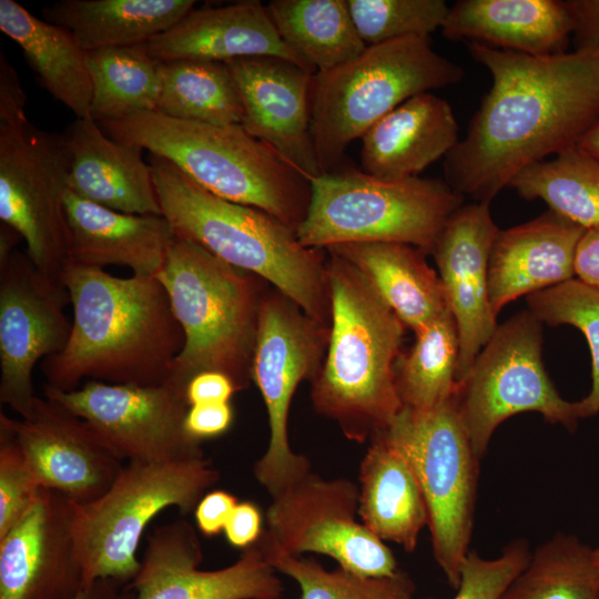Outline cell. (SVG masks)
<instances>
[{
  "label": "cell",
  "instance_id": "cell-1",
  "mask_svg": "<svg viewBox=\"0 0 599 599\" xmlns=\"http://www.w3.org/2000/svg\"><path fill=\"white\" fill-rule=\"evenodd\" d=\"M493 84L445 156V181L490 201L524 169L578 145L599 120V54L534 57L468 42Z\"/></svg>",
  "mask_w": 599,
  "mask_h": 599
},
{
  "label": "cell",
  "instance_id": "cell-2",
  "mask_svg": "<svg viewBox=\"0 0 599 599\" xmlns=\"http://www.w3.org/2000/svg\"><path fill=\"white\" fill-rule=\"evenodd\" d=\"M63 284L72 328L65 347L41 361L45 385L68 392L84 378L138 386L169 382L185 336L156 276L118 277L70 265Z\"/></svg>",
  "mask_w": 599,
  "mask_h": 599
},
{
  "label": "cell",
  "instance_id": "cell-3",
  "mask_svg": "<svg viewBox=\"0 0 599 599\" xmlns=\"http://www.w3.org/2000/svg\"><path fill=\"white\" fill-rule=\"evenodd\" d=\"M326 271L331 331L311 398L347 439L363 444L403 409L394 364L406 327L351 263L327 252Z\"/></svg>",
  "mask_w": 599,
  "mask_h": 599
},
{
  "label": "cell",
  "instance_id": "cell-4",
  "mask_svg": "<svg viewBox=\"0 0 599 599\" xmlns=\"http://www.w3.org/2000/svg\"><path fill=\"white\" fill-rule=\"evenodd\" d=\"M148 163L162 215L175 236L258 275L331 326L326 250L305 247L282 221L210 193L165 159L150 154Z\"/></svg>",
  "mask_w": 599,
  "mask_h": 599
},
{
  "label": "cell",
  "instance_id": "cell-5",
  "mask_svg": "<svg viewBox=\"0 0 599 599\" xmlns=\"http://www.w3.org/2000/svg\"><path fill=\"white\" fill-rule=\"evenodd\" d=\"M99 125L109 138L173 163L219 197L264 211L295 231L306 216L311 181L241 124L214 125L150 112Z\"/></svg>",
  "mask_w": 599,
  "mask_h": 599
},
{
  "label": "cell",
  "instance_id": "cell-6",
  "mask_svg": "<svg viewBox=\"0 0 599 599\" xmlns=\"http://www.w3.org/2000/svg\"><path fill=\"white\" fill-rule=\"evenodd\" d=\"M156 278L185 336L167 383L185 393L195 375L219 372L237 392L246 389L261 306L272 285L177 236Z\"/></svg>",
  "mask_w": 599,
  "mask_h": 599
},
{
  "label": "cell",
  "instance_id": "cell-7",
  "mask_svg": "<svg viewBox=\"0 0 599 599\" xmlns=\"http://www.w3.org/2000/svg\"><path fill=\"white\" fill-rule=\"evenodd\" d=\"M463 78L459 64L420 38L369 45L355 59L316 73L312 135L322 173L341 167L347 146L406 100Z\"/></svg>",
  "mask_w": 599,
  "mask_h": 599
},
{
  "label": "cell",
  "instance_id": "cell-8",
  "mask_svg": "<svg viewBox=\"0 0 599 599\" xmlns=\"http://www.w3.org/2000/svg\"><path fill=\"white\" fill-rule=\"evenodd\" d=\"M312 195L296 229L302 245L326 250L347 243H403L430 253L464 196L446 181H387L338 167L311 181Z\"/></svg>",
  "mask_w": 599,
  "mask_h": 599
},
{
  "label": "cell",
  "instance_id": "cell-9",
  "mask_svg": "<svg viewBox=\"0 0 599 599\" xmlns=\"http://www.w3.org/2000/svg\"><path fill=\"white\" fill-rule=\"evenodd\" d=\"M219 480V470L206 458L128 463L100 497L73 502L77 552L85 587L103 578L129 585L140 569L136 551L153 518L170 507L183 515L194 512Z\"/></svg>",
  "mask_w": 599,
  "mask_h": 599
},
{
  "label": "cell",
  "instance_id": "cell-10",
  "mask_svg": "<svg viewBox=\"0 0 599 599\" xmlns=\"http://www.w3.org/2000/svg\"><path fill=\"white\" fill-rule=\"evenodd\" d=\"M383 433L418 479L434 558L457 590L471 540L480 459L463 427L455 396L428 412L403 407Z\"/></svg>",
  "mask_w": 599,
  "mask_h": 599
},
{
  "label": "cell",
  "instance_id": "cell-11",
  "mask_svg": "<svg viewBox=\"0 0 599 599\" xmlns=\"http://www.w3.org/2000/svg\"><path fill=\"white\" fill-rule=\"evenodd\" d=\"M542 323L528 309L498 325L455 395L458 416L477 458L507 418L536 412L573 432L578 402L564 399L541 358Z\"/></svg>",
  "mask_w": 599,
  "mask_h": 599
},
{
  "label": "cell",
  "instance_id": "cell-12",
  "mask_svg": "<svg viewBox=\"0 0 599 599\" xmlns=\"http://www.w3.org/2000/svg\"><path fill=\"white\" fill-rule=\"evenodd\" d=\"M329 331L276 288L267 292L260 312L252 380L266 406L270 439L253 473L271 498L312 471L308 458L290 445L288 414L297 386L312 380L321 368Z\"/></svg>",
  "mask_w": 599,
  "mask_h": 599
},
{
  "label": "cell",
  "instance_id": "cell-13",
  "mask_svg": "<svg viewBox=\"0 0 599 599\" xmlns=\"http://www.w3.org/2000/svg\"><path fill=\"white\" fill-rule=\"evenodd\" d=\"M70 155L63 134L0 124V221L19 232L35 267L63 284L70 266L64 193Z\"/></svg>",
  "mask_w": 599,
  "mask_h": 599
},
{
  "label": "cell",
  "instance_id": "cell-14",
  "mask_svg": "<svg viewBox=\"0 0 599 599\" xmlns=\"http://www.w3.org/2000/svg\"><path fill=\"white\" fill-rule=\"evenodd\" d=\"M357 515L358 485L311 471L272 498L263 535L290 555H324L364 577L395 575L399 568L394 554Z\"/></svg>",
  "mask_w": 599,
  "mask_h": 599
},
{
  "label": "cell",
  "instance_id": "cell-15",
  "mask_svg": "<svg viewBox=\"0 0 599 599\" xmlns=\"http://www.w3.org/2000/svg\"><path fill=\"white\" fill-rule=\"evenodd\" d=\"M43 393L85 420L122 460L161 464L205 458L202 440L185 428L190 408L185 393L170 383L85 380L68 392L44 385Z\"/></svg>",
  "mask_w": 599,
  "mask_h": 599
},
{
  "label": "cell",
  "instance_id": "cell-16",
  "mask_svg": "<svg viewBox=\"0 0 599 599\" xmlns=\"http://www.w3.org/2000/svg\"><path fill=\"white\" fill-rule=\"evenodd\" d=\"M69 303L65 285L41 273L27 251L16 250L0 265V400L20 417L37 397L34 366L69 341Z\"/></svg>",
  "mask_w": 599,
  "mask_h": 599
},
{
  "label": "cell",
  "instance_id": "cell-17",
  "mask_svg": "<svg viewBox=\"0 0 599 599\" xmlns=\"http://www.w3.org/2000/svg\"><path fill=\"white\" fill-rule=\"evenodd\" d=\"M203 549L192 524L177 519L148 537L140 569L129 587L135 599H281L277 571L256 544L232 565L204 570Z\"/></svg>",
  "mask_w": 599,
  "mask_h": 599
},
{
  "label": "cell",
  "instance_id": "cell-18",
  "mask_svg": "<svg viewBox=\"0 0 599 599\" xmlns=\"http://www.w3.org/2000/svg\"><path fill=\"white\" fill-rule=\"evenodd\" d=\"M0 425L14 435L40 485L75 504L104 494L125 465L85 420L47 397L37 396L20 418L1 412Z\"/></svg>",
  "mask_w": 599,
  "mask_h": 599
},
{
  "label": "cell",
  "instance_id": "cell-19",
  "mask_svg": "<svg viewBox=\"0 0 599 599\" xmlns=\"http://www.w3.org/2000/svg\"><path fill=\"white\" fill-rule=\"evenodd\" d=\"M84 588L73 501L42 487L29 512L0 538V599H73Z\"/></svg>",
  "mask_w": 599,
  "mask_h": 599
},
{
  "label": "cell",
  "instance_id": "cell-20",
  "mask_svg": "<svg viewBox=\"0 0 599 599\" xmlns=\"http://www.w3.org/2000/svg\"><path fill=\"white\" fill-rule=\"evenodd\" d=\"M499 231L489 203L473 202L451 214L432 251L458 331V385L498 326L489 301L488 263Z\"/></svg>",
  "mask_w": 599,
  "mask_h": 599
},
{
  "label": "cell",
  "instance_id": "cell-21",
  "mask_svg": "<svg viewBox=\"0 0 599 599\" xmlns=\"http://www.w3.org/2000/svg\"><path fill=\"white\" fill-rule=\"evenodd\" d=\"M225 63L243 104L241 125L309 181L322 175L312 135L315 74L276 57H248Z\"/></svg>",
  "mask_w": 599,
  "mask_h": 599
},
{
  "label": "cell",
  "instance_id": "cell-22",
  "mask_svg": "<svg viewBox=\"0 0 599 599\" xmlns=\"http://www.w3.org/2000/svg\"><path fill=\"white\" fill-rule=\"evenodd\" d=\"M145 45L161 62L184 59L227 62L248 57H276L316 74L282 40L266 6L257 0L193 9Z\"/></svg>",
  "mask_w": 599,
  "mask_h": 599
},
{
  "label": "cell",
  "instance_id": "cell-23",
  "mask_svg": "<svg viewBox=\"0 0 599 599\" xmlns=\"http://www.w3.org/2000/svg\"><path fill=\"white\" fill-rule=\"evenodd\" d=\"M586 229L552 211L499 231L489 255L488 290L494 314L521 295L573 278L577 245Z\"/></svg>",
  "mask_w": 599,
  "mask_h": 599
},
{
  "label": "cell",
  "instance_id": "cell-24",
  "mask_svg": "<svg viewBox=\"0 0 599 599\" xmlns=\"http://www.w3.org/2000/svg\"><path fill=\"white\" fill-rule=\"evenodd\" d=\"M62 134L70 155L69 190L116 212L162 215L141 148L109 138L91 116L75 119Z\"/></svg>",
  "mask_w": 599,
  "mask_h": 599
},
{
  "label": "cell",
  "instance_id": "cell-25",
  "mask_svg": "<svg viewBox=\"0 0 599 599\" xmlns=\"http://www.w3.org/2000/svg\"><path fill=\"white\" fill-rule=\"evenodd\" d=\"M63 202L70 265H119L140 276H156L161 271L175 236L163 215L116 212L69 189Z\"/></svg>",
  "mask_w": 599,
  "mask_h": 599
},
{
  "label": "cell",
  "instance_id": "cell-26",
  "mask_svg": "<svg viewBox=\"0 0 599 599\" xmlns=\"http://www.w3.org/2000/svg\"><path fill=\"white\" fill-rule=\"evenodd\" d=\"M361 139L363 171L387 181L418 176L459 142L450 104L432 92L406 100Z\"/></svg>",
  "mask_w": 599,
  "mask_h": 599
},
{
  "label": "cell",
  "instance_id": "cell-27",
  "mask_svg": "<svg viewBox=\"0 0 599 599\" xmlns=\"http://www.w3.org/2000/svg\"><path fill=\"white\" fill-rule=\"evenodd\" d=\"M440 30L450 41L547 57L567 52L571 19L561 0H459Z\"/></svg>",
  "mask_w": 599,
  "mask_h": 599
},
{
  "label": "cell",
  "instance_id": "cell-28",
  "mask_svg": "<svg viewBox=\"0 0 599 599\" xmlns=\"http://www.w3.org/2000/svg\"><path fill=\"white\" fill-rule=\"evenodd\" d=\"M358 483L362 524L384 542L413 552L428 526V510L410 464L383 432L370 438Z\"/></svg>",
  "mask_w": 599,
  "mask_h": 599
},
{
  "label": "cell",
  "instance_id": "cell-29",
  "mask_svg": "<svg viewBox=\"0 0 599 599\" xmlns=\"http://www.w3.org/2000/svg\"><path fill=\"white\" fill-rule=\"evenodd\" d=\"M327 252L355 266L414 333L449 312L439 275L419 248L387 242L347 243Z\"/></svg>",
  "mask_w": 599,
  "mask_h": 599
},
{
  "label": "cell",
  "instance_id": "cell-30",
  "mask_svg": "<svg viewBox=\"0 0 599 599\" xmlns=\"http://www.w3.org/2000/svg\"><path fill=\"white\" fill-rule=\"evenodd\" d=\"M0 29L21 49L40 87L77 116H91L87 51L67 29L40 20L14 0H0Z\"/></svg>",
  "mask_w": 599,
  "mask_h": 599
},
{
  "label": "cell",
  "instance_id": "cell-31",
  "mask_svg": "<svg viewBox=\"0 0 599 599\" xmlns=\"http://www.w3.org/2000/svg\"><path fill=\"white\" fill-rule=\"evenodd\" d=\"M193 0H62L42 10L85 51L146 43L194 9Z\"/></svg>",
  "mask_w": 599,
  "mask_h": 599
},
{
  "label": "cell",
  "instance_id": "cell-32",
  "mask_svg": "<svg viewBox=\"0 0 599 599\" xmlns=\"http://www.w3.org/2000/svg\"><path fill=\"white\" fill-rule=\"evenodd\" d=\"M266 10L282 40L316 73L339 67L367 48L346 0H273Z\"/></svg>",
  "mask_w": 599,
  "mask_h": 599
},
{
  "label": "cell",
  "instance_id": "cell-33",
  "mask_svg": "<svg viewBox=\"0 0 599 599\" xmlns=\"http://www.w3.org/2000/svg\"><path fill=\"white\" fill-rule=\"evenodd\" d=\"M92 83L91 118L100 123L156 112L162 62L145 43L87 51Z\"/></svg>",
  "mask_w": 599,
  "mask_h": 599
},
{
  "label": "cell",
  "instance_id": "cell-34",
  "mask_svg": "<svg viewBox=\"0 0 599 599\" xmlns=\"http://www.w3.org/2000/svg\"><path fill=\"white\" fill-rule=\"evenodd\" d=\"M458 354V331L450 312L417 331L413 346L400 352L394 364L403 407L428 412L453 398L459 386Z\"/></svg>",
  "mask_w": 599,
  "mask_h": 599
},
{
  "label": "cell",
  "instance_id": "cell-35",
  "mask_svg": "<svg viewBox=\"0 0 599 599\" xmlns=\"http://www.w3.org/2000/svg\"><path fill=\"white\" fill-rule=\"evenodd\" d=\"M170 118L214 125L241 124V97L225 62H162L158 111Z\"/></svg>",
  "mask_w": 599,
  "mask_h": 599
},
{
  "label": "cell",
  "instance_id": "cell-36",
  "mask_svg": "<svg viewBox=\"0 0 599 599\" xmlns=\"http://www.w3.org/2000/svg\"><path fill=\"white\" fill-rule=\"evenodd\" d=\"M509 186L586 230L599 226V160L578 146L524 169Z\"/></svg>",
  "mask_w": 599,
  "mask_h": 599
},
{
  "label": "cell",
  "instance_id": "cell-37",
  "mask_svg": "<svg viewBox=\"0 0 599 599\" xmlns=\"http://www.w3.org/2000/svg\"><path fill=\"white\" fill-rule=\"evenodd\" d=\"M500 599H599L593 549L557 532L531 552L527 567Z\"/></svg>",
  "mask_w": 599,
  "mask_h": 599
},
{
  "label": "cell",
  "instance_id": "cell-38",
  "mask_svg": "<svg viewBox=\"0 0 599 599\" xmlns=\"http://www.w3.org/2000/svg\"><path fill=\"white\" fill-rule=\"evenodd\" d=\"M267 562L293 579L297 599H414L416 586L407 572L399 569L387 577H364L341 567L327 570L317 560L286 554L263 534L256 542Z\"/></svg>",
  "mask_w": 599,
  "mask_h": 599
},
{
  "label": "cell",
  "instance_id": "cell-39",
  "mask_svg": "<svg viewBox=\"0 0 599 599\" xmlns=\"http://www.w3.org/2000/svg\"><path fill=\"white\" fill-rule=\"evenodd\" d=\"M528 311L551 326L568 324L586 337L591 355V389L579 400L581 418L599 413V287L578 278L527 296Z\"/></svg>",
  "mask_w": 599,
  "mask_h": 599
},
{
  "label": "cell",
  "instance_id": "cell-40",
  "mask_svg": "<svg viewBox=\"0 0 599 599\" xmlns=\"http://www.w3.org/2000/svg\"><path fill=\"white\" fill-rule=\"evenodd\" d=\"M367 47L395 40L430 39L449 11L444 0H346Z\"/></svg>",
  "mask_w": 599,
  "mask_h": 599
},
{
  "label": "cell",
  "instance_id": "cell-41",
  "mask_svg": "<svg viewBox=\"0 0 599 599\" xmlns=\"http://www.w3.org/2000/svg\"><path fill=\"white\" fill-rule=\"evenodd\" d=\"M41 488L17 438L0 425V538L29 512Z\"/></svg>",
  "mask_w": 599,
  "mask_h": 599
},
{
  "label": "cell",
  "instance_id": "cell-42",
  "mask_svg": "<svg viewBox=\"0 0 599 599\" xmlns=\"http://www.w3.org/2000/svg\"><path fill=\"white\" fill-rule=\"evenodd\" d=\"M531 557L528 542L516 539L493 559L469 550L461 568L460 582L453 599H500Z\"/></svg>",
  "mask_w": 599,
  "mask_h": 599
},
{
  "label": "cell",
  "instance_id": "cell-43",
  "mask_svg": "<svg viewBox=\"0 0 599 599\" xmlns=\"http://www.w3.org/2000/svg\"><path fill=\"white\" fill-rule=\"evenodd\" d=\"M575 52L599 54V0H567Z\"/></svg>",
  "mask_w": 599,
  "mask_h": 599
},
{
  "label": "cell",
  "instance_id": "cell-44",
  "mask_svg": "<svg viewBox=\"0 0 599 599\" xmlns=\"http://www.w3.org/2000/svg\"><path fill=\"white\" fill-rule=\"evenodd\" d=\"M233 416L230 402L193 405L187 410L185 428L191 436L203 441L226 433Z\"/></svg>",
  "mask_w": 599,
  "mask_h": 599
},
{
  "label": "cell",
  "instance_id": "cell-45",
  "mask_svg": "<svg viewBox=\"0 0 599 599\" xmlns=\"http://www.w3.org/2000/svg\"><path fill=\"white\" fill-rule=\"evenodd\" d=\"M27 97L19 77L0 51V124L21 126L29 122L24 108Z\"/></svg>",
  "mask_w": 599,
  "mask_h": 599
},
{
  "label": "cell",
  "instance_id": "cell-46",
  "mask_svg": "<svg viewBox=\"0 0 599 599\" xmlns=\"http://www.w3.org/2000/svg\"><path fill=\"white\" fill-rule=\"evenodd\" d=\"M237 504V498L229 491L216 489L206 493L193 512L199 531L205 537H214L224 531Z\"/></svg>",
  "mask_w": 599,
  "mask_h": 599
},
{
  "label": "cell",
  "instance_id": "cell-47",
  "mask_svg": "<svg viewBox=\"0 0 599 599\" xmlns=\"http://www.w3.org/2000/svg\"><path fill=\"white\" fill-rule=\"evenodd\" d=\"M262 524L263 517L258 507L243 501L235 506L223 532L231 546L243 550L258 541L264 530Z\"/></svg>",
  "mask_w": 599,
  "mask_h": 599
},
{
  "label": "cell",
  "instance_id": "cell-48",
  "mask_svg": "<svg viewBox=\"0 0 599 599\" xmlns=\"http://www.w3.org/2000/svg\"><path fill=\"white\" fill-rule=\"evenodd\" d=\"M237 389L230 377L219 372H203L187 384L185 397L190 406L207 403H229Z\"/></svg>",
  "mask_w": 599,
  "mask_h": 599
},
{
  "label": "cell",
  "instance_id": "cell-49",
  "mask_svg": "<svg viewBox=\"0 0 599 599\" xmlns=\"http://www.w3.org/2000/svg\"><path fill=\"white\" fill-rule=\"evenodd\" d=\"M575 275L578 280L599 287V226L586 230L579 240Z\"/></svg>",
  "mask_w": 599,
  "mask_h": 599
},
{
  "label": "cell",
  "instance_id": "cell-50",
  "mask_svg": "<svg viewBox=\"0 0 599 599\" xmlns=\"http://www.w3.org/2000/svg\"><path fill=\"white\" fill-rule=\"evenodd\" d=\"M73 599H135V592L126 583L103 578L87 586Z\"/></svg>",
  "mask_w": 599,
  "mask_h": 599
},
{
  "label": "cell",
  "instance_id": "cell-51",
  "mask_svg": "<svg viewBox=\"0 0 599 599\" xmlns=\"http://www.w3.org/2000/svg\"><path fill=\"white\" fill-rule=\"evenodd\" d=\"M20 240L22 237L17 230L3 222L0 223V265L10 258Z\"/></svg>",
  "mask_w": 599,
  "mask_h": 599
},
{
  "label": "cell",
  "instance_id": "cell-52",
  "mask_svg": "<svg viewBox=\"0 0 599 599\" xmlns=\"http://www.w3.org/2000/svg\"><path fill=\"white\" fill-rule=\"evenodd\" d=\"M577 146L599 160V120L582 136Z\"/></svg>",
  "mask_w": 599,
  "mask_h": 599
},
{
  "label": "cell",
  "instance_id": "cell-53",
  "mask_svg": "<svg viewBox=\"0 0 599 599\" xmlns=\"http://www.w3.org/2000/svg\"><path fill=\"white\" fill-rule=\"evenodd\" d=\"M593 559L596 564L599 566V548L593 549Z\"/></svg>",
  "mask_w": 599,
  "mask_h": 599
}]
</instances>
